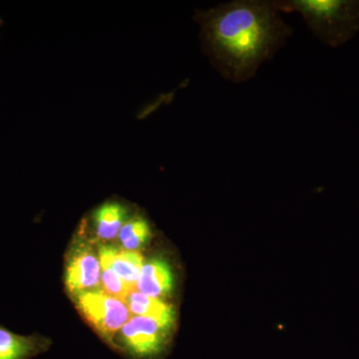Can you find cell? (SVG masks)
<instances>
[{
	"label": "cell",
	"instance_id": "8",
	"mask_svg": "<svg viewBox=\"0 0 359 359\" xmlns=\"http://www.w3.org/2000/svg\"><path fill=\"white\" fill-rule=\"evenodd\" d=\"M174 285L173 273L167 262L153 259L144 264L136 290L150 297H167Z\"/></svg>",
	"mask_w": 359,
	"mask_h": 359
},
{
	"label": "cell",
	"instance_id": "7",
	"mask_svg": "<svg viewBox=\"0 0 359 359\" xmlns=\"http://www.w3.org/2000/svg\"><path fill=\"white\" fill-rule=\"evenodd\" d=\"M98 257L101 264H108L130 287L136 290L142 268L145 264L140 252L117 249L111 245H101Z\"/></svg>",
	"mask_w": 359,
	"mask_h": 359
},
{
	"label": "cell",
	"instance_id": "6",
	"mask_svg": "<svg viewBox=\"0 0 359 359\" xmlns=\"http://www.w3.org/2000/svg\"><path fill=\"white\" fill-rule=\"evenodd\" d=\"M51 339L39 334L21 335L0 325V359H32L50 348Z\"/></svg>",
	"mask_w": 359,
	"mask_h": 359
},
{
	"label": "cell",
	"instance_id": "4",
	"mask_svg": "<svg viewBox=\"0 0 359 359\" xmlns=\"http://www.w3.org/2000/svg\"><path fill=\"white\" fill-rule=\"evenodd\" d=\"M171 328L145 316L130 318L115 339V348L134 359H156L166 351Z\"/></svg>",
	"mask_w": 359,
	"mask_h": 359
},
{
	"label": "cell",
	"instance_id": "11",
	"mask_svg": "<svg viewBox=\"0 0 359 359\" xmlns=\"http://www.w3.org/2000/svg\"><path fill=\"white\" fill-rule=\"evenodd\" d=\"M150 238V224L143 218H135L127 221L119 233L123 249L133 252L141 249Z\"/></svg>",
	"mask_w": 359,
	"mask_h": 359
},
{
	"label": "cell",
	"instance_id": "5",
	"mask_svg": "<svg viewBox=\"0 0 359 359\" xmlns=\"http://www.w3.org/2000/svg\"><path fill=\"white\" fill-rule=\"evenodd\" d=\"M99 257L88 244L78 243L69 252L65 266V285L71 295L97 290L100 283Z\"/></svg>",
	"mask_w": 359,
	"mask_h": 359
},
{
	"label": "cell",
	"instance_id": "9",
	"mask_svg": "<svg viewBox=\"0 0 359 359\" xmlns=\"http://www.w3.org/2000/svg\"><path fill=\"white\" fill-rule=\"evenodd\" d=\"M124 302L130 313L136 316L153 318L171 330L173 327L172 325H174L175 321L174 309L162 299L134 290L130 292Z\"/></svg>",
	"mask_w": 359,
	"mask_h": 359
},
{
	"label": "cell",
	"instance_id": "3",
	"mask_svg": "<svg viewBox=\"0 0 359 359\" xmlns=\"http://www.w3.org/2000/svg\"><path fill=\"white\" fill-rule=\"evenodd\" d=\"M72 299L101 339L115 348L116 337L131 316L126 304L98 289L72 294Z\"/></svg>",
	"mask_w": 359,
	"mask_h": 359
},
{
	"label": "cell",
	"instance_id": "10",
	"mask_svg": "<svg viewBox=\"0 0 359 359\" xmlns=\"http://www.w3.org/2000/svg\"><path fill=\"white\" fill-rule=\"evenodd\" d=\"M126 219V208L119 203H107L97 208L93 216L97 238L101 241L113 240L119 236Z\"/></svg>",
	"mask_w": 359,
	"mask_h": 359
},
{
	"label": "cell",
	"instance_id": "1",
	"mask_svg": "<svg viewBox=\"0 0 359 359\" xmlns=\"http://www.w3.org/2000/svg\"><path fill=\"white\" fill-rule=\"evenodd\" d=\"M203 43L222 76L252 79L292 35L276 1L235 0L199 13Z\"/></svg>",
	"mask_w": 359,
	"mask_h": 359
},
{
	"label": "cell",
	"instance_id": "12",
	"mask_svg": "<svg viewBox=\"0 0 359 359\" xmlns=\"http://www.w3.org/2000/svg\"><path fill=\"white\" fill-rule=\"evenodd\" d=\"M100 264L104 292L124 302L130 292L134 290L130 287L111 266L106 264Z\"/></svg>",
	"mask_w": 359,
	"mask_h": 359
},
{
	"label": "cell",
	"instance_id": "2",
	"mask_svg": "<svg viewBox=\"0 0 359 359\" xmlns=\"http://www.w3.org/2000/svg\"><path fill=\"white\" fill-rule=\"evenodd\" d=\"M282 13H297L309 32L330 47L341 46L359 32V0H276Z\"/></svg>",
	"mask_w": 359,
	"mask_h": 359
}]
</instances>
